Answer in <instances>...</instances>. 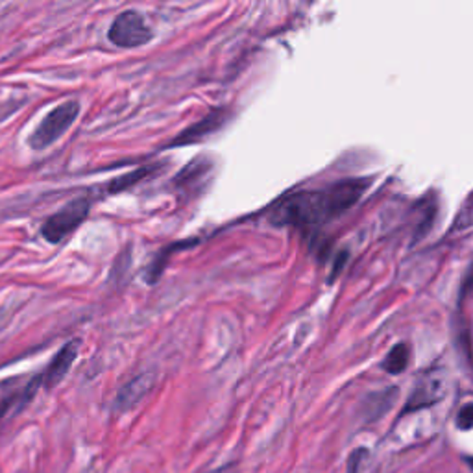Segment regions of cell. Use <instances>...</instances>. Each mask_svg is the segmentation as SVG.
Instances as JSON below:
<instances>
[{"mask_svg": "<svg viewBox=\"0 0 473 473\" xmlns=\"http://www.w3.org/2000/svg\"><path fill=\"white\" fill-rule=\"evenodd\" d=\"M409 359H410V351L405 344H398L391 350V353H388L386 360H384V370L388 374H393V376H398L401 372H405L407 365H409Z\"/></svg>", "mask_w": 473, "mask_h": 473, "instance_id": "8fae6325", "label": "cell"}, {"mask_svg": "<svg viewBox=\"0 0 473 473\" xmlns=\"http://www.w3.org/2000/svg\"><path fill=\"white\" fill-rule=\"evenodd\" d=\"M78 350H80V342H78V341H72V342L65 344V346L58 351V355L54 357V360L50 363V367H48L46 372L41 376L43 384H45L46 388L55 386V384H58V383L67 376V372L71 370L72 363L76 360Z\"/></svg>", "mask_w": 473, "mask_h": 473, "instance_id": "52a82bcc", "label": "cell"}, {"mask_svg": "<svg viewBox=\"0 0 473 473\" xmlns=\"http://www.w3.org/2000/svg\"><path fill=\"white\" fill-rule=\"evenodd\" d=\"M457 427L460 431H471L473 429V403H466L459 414H457Z\"/></svg>", "mask_w": 473, "mask_h": 473, "instance_id": "4fadbf2b", "label": "cell"}, {"mask_svg": "<svg viewBox=\"0 0 473 473\" xmlns=\"http://www.w3.org/2000/svg\"><path fill=\"white\" fill-rule=\"evenodd\" d=\"M394 400H396V388H391V391H384V393H379V394H372L367 400V405H365L367 420L368 422H376L383 412H386L388 409L393 407Z\"/></svg>", "mask_w": 473, "mask_h": 473, "instance_id": "30bf717a", "label": "cell"}, {"mask_svg": "<svg viewBox=\"0 0 473 473\" xmlns=\"http://www.w3.org/2000/svg\"><path fill=\"white\" fill-rule=\"evenodd\" d=\"M107 38L115 46L139 48L154 39V30L141 12L126 10L115 17Z\"/></svg>", "mask_w": 473, "mask_h": 473, "instance_id": "3957f363", "label": "cell"}, {"mask_svg": "<svg viewBox=\"0 0 473 473\" xmlns=\"http://www.w3.org/2000/svg\"><path fill=\"white\" fill-rule=\"evenodd\" d=\"M367 185V180H346L322 190L294 192L274 206L270 220L275 226H318L355 206Z\"/></svg>", "mask_w": 473, "mask_h": 473, "instance_id": "6da1fadb", "label": "cell"}, {"mask_svg": "<svg viewBox=\"0 0 473 473\" xmlns=\"http://www.w3.org/2000/svg\"><path fill=\"white\" fill-rule=\"evenodd\" d=\"M442 394H443V388H442V383L438 379L429 377V379L422 381L418 386L414 388V393L410 394V398L403 409V414H409L412 410H420V409H426V407L438 403Z\"/></svg>", "mask_w": 473, "mask_h": 473, "instance_id": "ba28073f", "label": "cell"}, {"mask_svg": "<svg viewBox=\"0 0 473 473\" xmlns=\"http://www.w3.org/2000/svg\"><path fill=\"white\" fill-rule=\"evenodd\" d=\"M148 171H150V169H139V171H133V173H130V174H126V176H121V178L114 183V190H122L124 187H130V185H133L135 182L143 180V176H145Z\"/></svg>", "mask_w": 473, "mask_h": 473, "instance_id": "5bb4252c", "label": "cell"}, {"mask_svg": "<svg viewBox=\"0 0 473 473\" xmlns=\"http://www.w3.org/2000/svg\"><path fill=\"white\" fill-rule=\"evenodd\" d=\"M211 161H204V159H194L189 166L176 176V185H180L183 190L189 189H197L198 190V182H202L204 178L209 176L211 173Z\"/></svg>", "mask_w": 473, "mask_h": 473, "instance_id": "9c48e42d", "label": "cell"}, {"mask_svg": "<svg viewBox=\"0 0 473 473\" xmlns=\"http://www.w3.org/2000/svg\"><path fill=\"white\" fill-rule=\"evenodd\" d=\"M473 289V263H471V266L468 268V272H466V275H464V280H462V291H460V294L464 296L468 291H471Z\"/></svg>", "mask_w": 473, "mask_h": 473, "instance_id": "9a60e30c", "label": "cell"}, {"mask_svg": "<svg viewBox=\"0 0 473 473\" xmlns=\"http://www.w3.org/2000/svg\"><path fill=\"white\" fill-rule=\"evenodd\" d=\"M78 114H80V104L76 100H69L55 106L38 124L30 139H28V143H30L34 150H45L46 147L58 141V139L74 124Z\"/></svg>", "mask_w": 473, "mask_h": 473, "instance_id": "7a4b0ae2", "label": "cell"}, {"mask_svg": "<svg viewBox=\"0 0 473 473\" xmlns=\"http://www.w3.org/2000/svg\"><path fill=\"white\" fill-rule=\"evenodd\" d=\"M370 459V452L367 448H357L351 452L350 459H348V469L346 473H363L365 464Z\"/></svg>", "mask_w": 473, "mask_h": 473, "instance_id": "7c38bea8", "label": "cell"}, {"mask_svg": "<svg viewBox=\"0 0 473 473\" xmlns=\"http://www.w3.org/2000/svg\"><path fill=\"white\" fill-rule=\"evenodd\" d=\"M228 119V111L226 109H215L207 117H204L200 122L192 124L190 128L183 130L174 141L171 143V147H183V145H192V143H200L209 133H215L218 128H222V124L226 122Z\"/></svg>", "mask_w": 473, "mask_h": 473, "instance_id": "8992f818", "label": "cell"}, {"mask_svg": "<svg viewBox=\"0 0 473 473\" xmlns=\"http://www.w3.org/2000/svg\"><path fill=\"white\" fill-rule=\"evenodd\" d=\"M89 209L91 204L88 198H76L69 202L58 213H54L52 216L46 218L41 228V235L45 237V241L52 244L65 241L72 232H76L81 226V222L88 218Z\"/></svg>", "mask_w": 473, "mask_h": 473, "instance_id": "277c9868", "label": "cell"}, {"mask_svg": "<svg viewBox=\"0 0 473 473\" xmlns=\"http://www.w3.org/2000/svg\"><path fill=\"white\" fill-rule=\"evenodd\" d=\"M207 473H237V464H224V466L211 469Z\"/></svg>", "mask_w": 473, "mask_h": 473, "instance_id": "2e32d148", "label": "cell"}, {"mask_svg": "<svg viewBox=\"0 0 473 473\" xmlns=\"http://www.w3.org/2000/svg\"><path fill=\"white\" fill-rule=\"evenodd\" d=\"M154 383H156L154 374H141V376L133 377L131 381H128L115 398V403H114L115 410L117 412L131 410L139 401H143L150 394Z\"/></svg>", "mask_w": 473, "mask_h": 473, "instance_id": "5b68a950", "label": "cell"}]
</instances>
